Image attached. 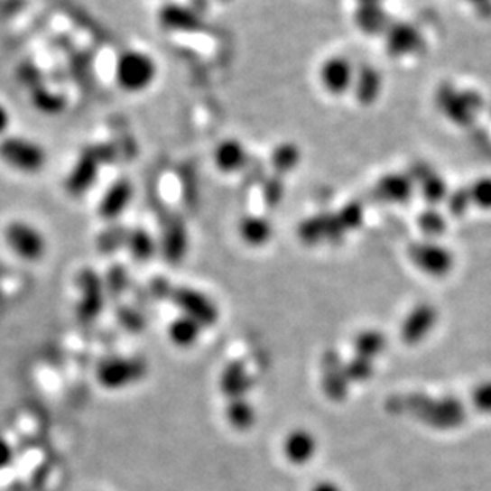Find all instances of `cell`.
<instances>
[{
	"label": "cell",
	"instance_id": "cell-1",
	"mask_svg": "<svg viewBox=\"0 0 491 491\" xmlns=\"http://www.w3.org/2000/svg\"><path fill=\"white\" fill-rule=\"evenodd\" d=\"M116 83L118 88L136 95L151 88L158 77V64L152 55L141 50H126L116 58Z\"/></svg>",
	"mask_w": 491,
	"mask_h": 491
},
{
	"label": "cell",
	"instance_id": "cell-2",
	"mask_svg": "<svg viewBox=\"0 0 491 491\" xmlns=\"http://www.w3.org/2000/svg\"><path fill=\"white\" fill-rule=\"evenodd\" d=\"M4 243L18 259L35 264L45 259L48 239L39 226L26 218H14L4 228Z\"/></svg>",
	"mask_w": 491,
	"mask_h": 491
},
{
	"label": "cell",
	"instance_id": "cell-3",
	"mask_svg": "<svg viewBox=\"0 0 491 491\" xmlns=\"http://www.w3.org/2000/svg\"><path fill=\"white\" fill-rule=\"evenodd\" d=\"M0 162L21 174H39L47 166L45 147L31 137L10 136L0 139Z\"/></svg>",
	"mask_w": 491,
	"mask_h": 491
},
{
	"label": "cell",
	"instance_id": "cell-4",
	"mask_svg": "<svg viewBox=\"0 0 491 491\" xmlns=\"http://www.w3.org/2000/svg\"><path fill=\"white\" fill-rule=\"evenodd\" d=\"M147 362L139 357H116L97 367V382L106 389H123L147 375Z\"/></svg>",
	"mask_w": 491,
	"mask_h": 491
},
{
	"label": "cell",
	"instance_id": "cell-5",
	"mask_svg": "<svg viewBox=\"0 0 491 491\" xmlns=\"http://www.w3.org/2000/svg\"><path fill=\"white\" fill-rule=\"evenodd\" d=\"M348 232V227L345 226L338 212H322L314 218H305L297 228L299 238L305 245H318L321 241L340 243Z\"/></svg>",
	"mask_w": 491,
	"mask_h": 491
},
{
	"label": "cell",
	"instance_id": "cell-6",
	"mask_svg": "<svg viewBox=\"0 0 491 491\" xmlns=\"http://www.w3.org/2000/svg\"><path fill=\"white\" fill-rule=\"evenodd\" d=\"M318 77L326 93L340 97L353 89L356 66L347 56H329L328 60L321 62Z\"/></svg>",
	"mask_w": 491,
	"mask_h": 491
},
{
	"label": "cell",
	"instance_id": "cell-7",
	"mask_svg": "<svg viewBox=\"0 0 491 491\" xmlns=\"http://www.w3.org/2000/svg\"><path fill=\"white\" fill-rule=\"evenodd\" d=\"M170 297L171 301L184 311L185 316H190L203 328L218 322V307L209 297H206L205 293L190 287H179V289H171Z\"/></svg>",
	"mask_w": 491,
	"mask_h": 491
},
{
	"label": "cell",
	"instance_id": "cell-8",
	"mask_svg": "<svg viewBox=\"0 0 491 491\" xmlns=\"http://www.w3.org/2000/svg\"><path fill=\"white\" fill-rule=\"evenodd\" d=\"M477 93L472 91H458L451 87H442L437 91V106L458 125H468L471 122L474 112L478 107Z\"/></svg>",
	"mask_w": 491,
	"mask_h": 491
},
{
	"label": "cell",
	"instance_id": "cell-9",
	"mask_svg": "<svg viewBox=\"0 0 491 491\" xmlns=\"http://www.w3.org/2000/svg\"><path fill=\"white\" fill-rule=\"evenodd\" d=\"M424 45L423 34L410 23H391L384 34V48L391 58H405L422 51Z\"/></svg>",
	"mask_w": 491,
	"mask_h": 491
},
{
	"label": "cell",
	"instance_id": "cell-10",
	"mask_svg": "<svg viewBox=\"0 0 491 491\" xmlns=\"http://www.w3.org/2000/svg\"><path fill=\"white\" fill-rule=\"evenodd\" d=\"M158 23L168 32H199L203 28V14L190 5L170 2L158 10Z\"/></svg>",
	"mask_w": 491,
	"mask_h": 491
},
{
	"label": "cell",
	"instance_id": "cell-11",
	"mask_svg": "<svg viewBox=\"0 0 491 491\" xmlns=\"http://www.w3.org/2000/svg\"><path fill=\"white\" fill-rule=\"evenodd\" d=\"M322 386L332 401L340 403L348 394L349 380L345 374V366L340 356L329 351L322 357Z\"/></svg>",
	"mask_w": 491,
	"mask_h": 491
},
{
	"label": "cell",
	"instance_id": "cell-12",
	"mask_svg": "<svg viewBox=\"0 0 491 491\" xmlns=\"http://www.w3.org/2000/svg\"><path fill=\"white\" fill-rule=\"evenodd\" d=\"M355 99L364 107H370L378 101L383 91V77L378 69L364 64L356 68L355 85L353 89Z\"/></svg>",
	"mask_w": 491,
	"mask_h": 491
},
{
	"label": "cell",
	"instance_id": "cell-13",
	"mask_svg": "<svg viewBox=\"0 0 491 491\" xmlns=\"http://www.w3.org/2000/svg\"><path fill=\"white\" fill-rule=\"evenodd\" d=\"M212 160L220 172L233 174V172L245 170L247 162H249V155H247V151L241 141L235 139V137H228V139H224L222 143L218 144V147L214 149V153H212Z\"/></svg>",
	"mask_w": 491,
	"mask_h": 491
},
{
	"label": "cell",
	"instance_id": "cell-14",
	"mask_svg": "<svg viewBox=\"0 0 491 491\" xmlns=\"http://www.w3.org/2000/svg\"><path fill=\"white\" fill-rule=\"evenodd\" d=\"M353 20L359 32L370 37L386 34L393 23L382 4H357Z\"/></svg>",
	"mask_w": 491,
	"mask_h": 491
},
{
	"label": "cell",
	"instance_id": "cell-15",
	"mask_svg": "<svg viewBox=\"0 0 491 491\" xmlns=\"http://www.w3.org/2000/svg\"><path fill=\"white\" fill-rule=\"evenodd\" d=\"M283 451L287 459L295 466H303L313 459L318 451V440L311 431L293 430L287 434L283 444Z\"/></svg>",
	"mask_w": 491,
	"mask_h": 491
},
{
	"label": "cell",
	"instance_id": "cell-16",
	"mask_svg": "<svg viewBox=\"0 0 491 491\" xmlns=\"http://www.w3.org/2000/svg\"><path fill=\"white\" fill-rule=\"evenodd\" d=\"M82 301L79 303V316L83 321L95 320L103 308V281L95 272H83L80 274Z\"/></svg>",
	"mask_w": 491,
	"mask_h": 491
},
{
	"label": "cell",
	"instance_id": "cell-17",
	"mask_svg": "<svg viewBox=\"0 0 491 491\" xmlns=\"http://www.w3.org/2000/svg\"><path fill=\"white\" fill-rule=\"evenodd\" d=\"M410 257L428 274H444L451 265L450 254L440 246L415 245L410 249Z\"/></svg>",
	"mask_w": 491,
	"mask_h": 491
},
{
	"label": "cell",
	"instance_id": "cell-18",
	"mask_svg": "<svg viewBox=\"0 0 491 491\" xmlns=\"http://www.w3.org/2000/svg\"><path fill=\"white\" fill-rule=\"evenodd\" d=\"M251 376L247 375L245 364L243 362L233 361L226 366L220 375V389L230 401L232 399H241L247 394L251 389Z\"/></svg>",
	"mask_w": 491,
	"mask_h": 491
},
{
	"label": "cell",
	"instance_id": "cell-19",
	"mask_svg": "<svg viewBox=\"0 0 491 491\" xmlns=\"http://www.w3.org/2000/svg\"><path fill=\"white\" fill-rule=\"evenodd\" d=\"M413 189V178L405 174H386L375 185L378 199L391 203H403L410 199Z\"/></svg>",
	"mask_w": 491,
	"mask_h": 491
},
{
	"label": "cell",
	"instance_id": "cell-20",
	"mask_svg": "<svg viewBox=\"0 0 491 491\" xmlns=\"http://www.w3.org/2000/svg\"><path fill=\"white\" fill-rule=\"evenodd\" d=\"M131 199H133V185L125 179L116 181V184L104 193L103 199L99 203V214L109 220L118 218L125 211V208L130 205Z\"/></svg>",
	"mask_w": 491,
	"mask_h": 491
},
{
	"label": "cell",
	"instance_id": "cell-21",
	"mask_svg": "<svg viewBox=\"0 0 491 491\" xmlns=\"http://www.w3.org/2000/svg\"><path fill=\"white\" fill-rule=\"evenodd\" d=\"M434 322V310L428 305L415 308L403 321V338L409 345H415L423 340L424 335L430 332Z\"/></svg>",
	"mask_w": 491,
	"mask_h": 491
},
{
	"label": "cell",
	"instance_id": "cell-22",
	"mask_svg": "<svg viewBox=\"0 0 491 491\" xmlns=\"http://www.w3.org/2000/svg\"><path fill=\"white\" fill-rule=\"evenodd\" d=\"M99 155H96V151L85 152L82 157L79 158L76 168L72 170V174L69 178V187L74 191H85L89 185L96 181V176L99 172Z\"/></svg>",
	"mask_w": 491,
	"mask_h": 491
},
{
	"label": "cell",
	"instance_id": "cell-23",
	"mask_svg": "<svg viewBox=\"0 0 491 491\" xmlns=\"http://www.w3.org/2000/svg\"><path fill=\"white\" fill-rule=\"evenodd\" d=\"M239 236L249 246H264L273 236V227L260 216H249L239 222Z\"/></svg>",
	"mask_w": 491,
	"mask_h": 491
},
{
	"label": "cell",
	"instance_id": "cell-24",
	"mask_svg": "<svg viewBox=\"0 0 491 491\" xmlns=\"http://www.w3.org/2000/svg\"><path fill=\"white\" fill-rule=\"evenodd\" d=\"M203 326L199 321H195L190 316H179L174 321L171 322L168 328V335L174 345L181 348H189L199 341Z\"/></svg>",
	"mask_w": 491,
	"mask_h": 491
},
{
	"label": "cell",
	"instance_id": "cell-25",
	"mask_svg": "<svg viewBox=\"0 0 491 491\" xmlns=\"http://www.w3.org/2000/svg\"><path fill=\"white\" fill-rule=\"evenodd\" d=\"M187 253V232L182 222H171L164 232L163 254L170 264H179Z\"/></svg>",
	"mask_w": 491,
	"mask_h": 491
},
{
	"label": "cell",
	"instance_id": "cell-26",
	"mask_svg": "<svg viewBox=\"0 0 491 491\" xmlns=\"http://www.w3.org/2000/svg\"><path fill=\"white\" fill-rule=\"evenodd\" d=\"M227 420L232 428L238 431H247L255 423V410L247 403L246 397L228 401L226 410Z\"/></svg>",
	"mask_w": 491,
	"mask_h": 491
},
{
	"label": "cell",
	"instance_id": "cell-27",
	"mask_svg": "<svg viewBox=\"0 0 491 491\" xmlns=\"http://www.w3.org/2000/svg\"><path fill=\"white\" fill-rule=\"evenodd\" d=\"M301 160V152L299 145L293 143H283L272 153V168L274 174L283 176L295 170Z\"/></svg>",
	"mask_w": 491,
	"mask_h": 491
},
{
	"label": "cell",
	"instance_id": "cell-28",
	"mask_svg": "<svg viewBox=\"0 0 491 491\" xmlns=\"http://www.w3.org/2000/svg\"><path fill=\"white\" fill-rule=\"evenodd\" d=\"M386 345V340L378 330H364L357 334L355 340L356 356H361L366 359H375L382 353Z\"/></svg>",
	"mask_w": 491,
	"mask_h": 491
},
{
	"label": "cell",
	"instance_id": "cell-29",
	"mask_svg": "<svg viewBox=\"0 0 491 491\" xmlns=\"http://www.w3.org/2000/svg\"><path fill=\"white\" fill-rule=\"evenodd\" d=\"M125 243L128 245V249L133 254V257L139 260V262H147L153 255V253H155L153 239L143 228H136V230L128 233Z\"/></svg>",
	"mask_w": 491,
	"mask_h": 491
},
{
	"label": "cell",
	"instance_id": "cell-30",
	"mask_svg": "<svg viewBox=\"0 0 491 491\" xmlns=\"http://www.w3.org/2000/svg\"><path fill=\"white\" fill-rule=\"evenodd\" d=\"M345 374H347L349 383L367 382L368 378H372L374 375V364L370 359L356 356L348 364H345Z\"/></svg>",
	"mask_w": 491,
	"mask_h": 491
},
{
	"label": "cell",
	"instance_id": "cell-31",
	"mask_svg": "<svg viewBox=\"0 0 491 491\" xmlns=\"http://www.w3.org/2000/svg\"><path fill=\"white\" fill-rule=\"evenodd\" d=\"M284 197V184L283 179L278 174H273L272 178L266 179L264 182V199L268 208H276L283 201Z\"/></svg>",
	"mask_w": 491,
	"mask_h": 491
},
{
	"label": "cell",
	"instance_id": "cell-32",
	"mask_svg": "<svg viewBox=\"0 0 491 491\" xmlns=\"http://www.w3.org/2000/svg\"><path fill=\"white\" fill-rule=\"evenodd\" d=\"M469 199L478 206L491 208V178L478 179L474 182L471 190L468 191Z\"/></svg>",
	"mask_w": 491,
	"mask_h": 491
},
{
	"label": "cell",
	"instance_id": "cell-33",
	"mask_svg": "<svg viewBox=\"0 0 491 491\" xmlns=\"http://www.w3.org/2000/svg\"><path fill=\"white\" fill-rule=\"evenodd\" d=\"M338 214L343 218L345 226L348 227L349 232H353L357 227H361L364 208L359 203H349V205L343 206Z\"/></svg>",
	"mask_w": 491,
	"mask_h": 491
},
{
	"label": "cell",
	"instance_id": "cell-34",
	"mask_svg": "<svg viewBox=\"0 0 491 491\" xmlns=\"http://www.w3.org/2000/svg\"><path fill=\"white\" fill-rule=\"evenodd\" d=\"M420 227L423 228V232L426 233H439L444 228V220L434 212H426L420 218Z\"/></svg>",
	"mask_w": 491,
	"mask_h": 491
},
{
	"label": "cell",
	"instance_id": "cell-35",
	"mask_svg": "<svg viewBox=\"0 0 491 491\" xmlns=\"http://www.w3.org/2000/svg\"><path fill=\"white\" fill-rule=\"evenodd\" d=\"M14 449L5 437L0 436V471L7 469L10 464L14 463Z\"/></svg>",
	"mask_w": 491,
	"mask_h": 491
},
{
	"label": "cell",
	"instance_id": "cell-36",
	"mask_svg": "<svg viewBox=\"0 0 491 491\" xmlns=\"http://www.w3.org/2000/svg\"><path fill=\"white\" fill-rule=\"evenodd\" d=\"M120 318H122V322L126 326V328L131 329V330H139L143 328V320L141 316L134 311V310H128L125 308L120 313Z\"/></svg>",
	"mask_w": 491,
	"mask_h": 491
},
{
	"label": "cell",
	"instance_id": "cell-37",
	"mask_svg": "<svg viewBox=\"0 0 491 491\" xmlns=\"http://www.w3.org/2000/svg\"><path fill=\"white\" fill-rule=\"evenodd\" d=\"M10 125H12V114L5 104L0 103V139L7 136Z\"/></svg>",
	"mask_w": 491,
	"mask_h": 491
},
{
	"label": "cell",
	"instance_id": "cell-38",
	"mask_svg": "<svg viewBox=\"0 0 491 491\" xmlns=\"http://www.w3.org/2000/svg\"><path fill=\"white\" fill-rule=\"evenodd\" d=\"M464 2L472 5L480 16L491 18V0H464Z\"/></svg>",
	"mask_w": 491,
	"mask_h": 491
},
{
	"label": "cell",
	"instance_id": "cell-39",
	"mask_svg": "<svg viewBox=\"0 0 491 491\" xmlns=\"http://www.w3.org/2000/svg\"><path fill=\"white\" fill-rule=\"evenodd\" d=\"M478 401L482 403L485 410H491V384H486L485 388L477 391Z\"/></svg>",
	"mask_w": 491,
	"mask_h": 491
},
{
	"label": "cell",
	"instance_id": "cell-40",
	"mask_svg": "<svg viewBox=\"0 0 491 491\" xmlns=\"http://www.w3.org/2000/svg\"><path fill=\"white\" fill-rule=\"evenodd\" d=\"M311 491H343L338 484H335L332 480H322L314 485Z\"/></svg>",
	"mask_w": 491,
	"mask_h": 491
},
{
	"label": "cell",
	"instance_id": "cell-41",
	"mask_svg": "<svg viewBox=\"0 0 491 491\" xmlns=\"http://www.w3.org/2000/svg\"><path fill=\"white\" fill-rule=\"evenodd\" d=\"M383 0H357V4H382Z\"/></svg>",
	"mask_w": 491,
	"mask_h": 491
},
{
	"label": "cell",
	"instance_id": "cell-42",
	"mask_svg": "<svg viewBox=\"0 0 491 491\" xmlns=\"http://www.w3.org/2000/svg\"><path fill=\"white\" fill-rule=\"evenodd\" d=\"M224 2H226V0H224Z\"/></svg>",
	"mask_w": 491,
	"mask_h": 491
}]
</instances>
